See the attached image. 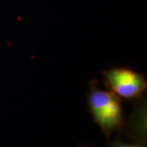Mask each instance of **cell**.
Returning <instances> with one entry per match:
<instances>
[{
    "label": "cell",
    "mask_w": 147,
    "mask_h": 147,
    "mask_svg": "<svg viewBox=\"0 0 147 147\" xmlns=\"http://www.w3.org/2000/svg\"><path fill=\"white\" fill-rule=\"evenodd\" d=\"M88 103L93 120L105 137L120 131L124 121L121 98L110 90L100 88L93 79L90 81Z\"/></svg>",
    "instance_id": "obj_1"
},
{
    "label": "cell",
    "mask_w": 147,
    "mask_h": 147,
    "mask_svg": "<svg viewBox=\"0 0 147 147\" xmlns=\"http://www.w3.org/2000/svg\"><path fill=\"white\" fill-rule=\"evenodd\" d=\"M106 88L119 98L138 99L147 88V79L144 74L131 68H111L102 72Z\"/></svg>",
    "instance_id": "obj_2"
},
{
    "label": "cell",
    "mask_w": 147,
    "mask_h": 147,
    "mask_svg": "<svg viewBox=\"0 0 147 147\" xmlns=\"http://www.w3.org/2000/svg\"><path fill=\"white\" fill-rule=\"evenodd\" d=\"M120 133L132 142L146 145V100L139 102L131 114L124 119Z\"/></svg>",
    "instance_id": "obj_3"
},
{
    "label": "cell",
    "mask_w": 147,
    "mask_h": 147,
    "mask_svg": "<svg viewBox=\"0 0 147 147\" xmlns=\"http://www.w3.org/2000/svg\"><path fill=\"white\" fill-rule=\"evenodd\" d=\"M107 147H146V145L135 143V142H131V143L124 142H123L119 135V136L117 135L113 140H111L108 143Z\"/></svg>",
    "instance_id": "obj_4"
},
{
    "label": "cell",
    "mask_w": 147,
    "mask_h": 147,
    "mask_svg": "<svg viewBox=\"0 0 147 147\" xmlns=\"http://www.w3.org/2000/svg\"><path fill=\"white\" fill-rule=\"evenodd\" d=\"M77 147H92V146H85V145H79V146H78Z\"/></svg>",
    "instance_id": "obj_5"
}]
</instances>
